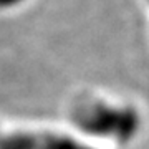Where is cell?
<instances>
[{
  "label": "cell",
  "instance_id": "cell-1",
  "mask_svg": "<svg viewBox=\"0 0 149 149\" xmlns=\"http://www.w3.org/2000/svg\"><path fill=\"white\" fill-rule=\"evenodd\" d=\"M73 123L83 133L119 144H128L141 131V114L129 104L86 101L74 109Z\"/></svg>",
  "mask_w": 149,
  "mask_h": 149
},
{
  "label": "cell",
  "instance_id": "cell-2",
  "mask_svg": "<svg viewBox=\"0 0 149 149\" xmlns=\"http://www.w3.org/2000/svg\"><path fill=\"white\" fill-rule=\"evenodd\" d=\"M0 149H95L66 134L10 133L2 134Z\"/></svg>",
  "mask_w": 149,
  "mask_h": 149
},
{
  "label": "cell",
  "instance_id": "cell-3",
  "mask_svg": "<svg viewBox=\"0 0 149 149\" xmlns=\"http://www.w3.org/2000/svg\"><path fill=\"white\" fill-rule=\"evenodd\" d=\"M23 2H27V0H0V10H10V8H15V7L22 5Z\"/></svg>",
  "mask_w": 149,
  "mask_h": 149
},
{
  "label": "cell",
  "instance_id": "cell-4",
  "mask_svg": "<svg viewBox=\"0 0 149 149\" xmlns=\"http://www.w3.org/2000/svg\"><path fill=\"white\" fill-rule=\"evenodd\" d=\"M0 138H2V134H0Z\"/></svg>",
  "mask_w": 149,
  "mask_h": 149
}]
</instances>
